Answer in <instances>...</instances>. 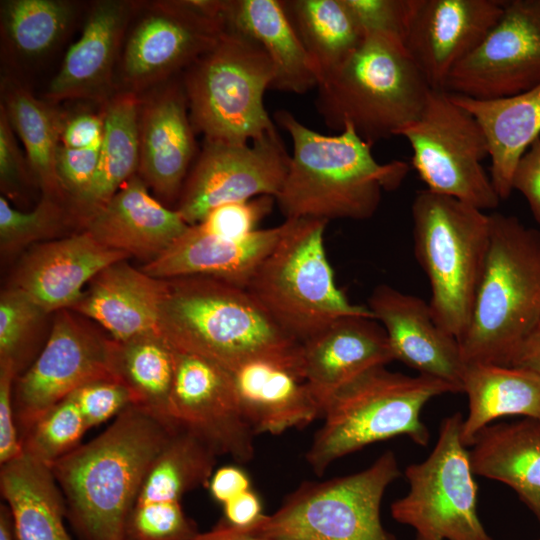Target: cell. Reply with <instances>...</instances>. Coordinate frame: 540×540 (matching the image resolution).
Segmentation results:
<instances>
[{
	"label": "cell",
	"instance_id": "obj_1",
	"mask_svg": "<svg viewBox=\"0 0 540 540\" xmlns=\"http://www.w3.org/2000/svg\"><path fill=\"white\" fill-rule=\"evenodd\" d=\"M176 430L131 405L104 432L51 465L80 540H125L141 485Z\"/></svg>",
	"mask_w": 540,
	"mask_h": 540
},
{
	"label": "cell",
	"instance_id": "obj_2",
	"mask_svg": "<svg viewBox=\"0 0 540 540\" xmlns=\"http://www.w3.org/2000/svg\"><path fill=\"white\" fill-rule=\"evenodd\" d=\"M274 118L293 145L275 198L285 219L367 220L376 213L382 191L399 187L408 173L404 161L379 163L372 154L373 144L352 126L324 135L289 111L278 110Z\"/></svg>",
	"mask_w": 540,
	"mask_h": 540
},
{
	"label": "cell",
	"instance_id": "obj_3",
	"mask_svg": "<svg viewBox=\"0 0 540 540\" xmlns=\"http://www.w3.org/2000/svg\"><path fill=\"white\" fill-rule=\"evenodd\" d=\"M165 280L160 333L176 350L230 372L256 360L274 362L302 378L301 343L244 288L201 276Z\"/></svg>",
	"mask_w": 540,
	"mask_h": 540
},
{
	"label": "cell",
	"instance_id": "obj_4",
	"mask_svg": "<svg viewBox=\"0 0 540 540\" xmlns=\"http://www.w3.org/2000/svg\"><path fill=\"white\" fill-rule=\"evenodd\" d=\"M316 88L315 107L325 125L339 132L352 126L372 144L417 120L432 90L403 41L382 32L366 33Z\"/></svg>",
	"mask_w": 540,
	"mask_h": 540
},
{
	"label": "cell",
	"instance_id": "obj_5",
	"mask_svg": "<svg viewBox=\"0 0 540 540\" xmlns=\"http://www.w3.org/2000/svg\"><path fill=\"white\" fill-rule=\"evenodd\" d=\"M490 215V244L468 328L465 364L510 366L540 321V231L515 216Z\"/></svg>",
	"mask_w": 540,
	"mask_h": 540
},
{
	"label": "cell",
	"instance_id": "obj_6",
	"mask_svg": "<svg viewBox=\"0 0 540 540\" xmlns=\"http://www.w3.org/2000/svg\"><path fill=\"white\" fill-rule=\"evenodd\" d=\"M458 392L434 377L409 376L385 366L371 368L328 399L306 461L321 476L336 460L396 436L426 446L429 431L421 420L422 409L434 397Z\"/></svg>",
	"mask_w": 540,
	"mask_h": 540
},
{
	"label": "cell",
	"instance_id": "obj_7",
	"mask_svg": "<svg viewBox=\"0 0 540 540\" xmlns=\"http://www.w3.org/2000/svg\"><path fill=\"white\" fill-rule=\"evenodd\" d=\"M414 251L429 281L437 324L458 342L472 314L490 244V215L455 198L419 191L412 203Z\"/></svg>",
	"mask_w": 540,
	"mask_h": 540
},
{
	"label": "cell",
	"instance_id": "obj_8",
	"mask_svg": "<svg viewBox=\"0 0 540 540\" xmlns=\"http://www.w3.org/2000/svg\"><path fill=\"white\" fill-rule=\"evenodd\" d=\"M290 225L246 290L278 326L303 343L346 316L373 317L337 286L324 233L327 221L289 219Z\"/></svg>",
	"mask_w": 540,
	"mask_h": 540
},
{
	"label": "cell",
	"instance_id": "obj_9",
	"mask_svg": "<svg viewBox=\"0 0 540 540\" xmlns=\"http://www.w3.org/2000/svg\"><path fill=\"white\" fill-rule=\"evenodd\" d=\"M274 79L263 48L227 27L217 44L183 73L195 132L209 141L248 143L275 131L264 105Z\"/></svg>",
	"mask_w": 540,
	"mask_h": 540
},
{
	"label": "cell",
	"instance_id": "obj_10",
	"mask_svg": "<svg viewBox=\"0 0 540 540\" xmlns=\"http://www.w3.org/2000/svg\"><path fill=\"white\" fill-rule=\"evenodd\" d=\"M400 476L395 454L386 451L359 472L303 482L257 527L269 540H395L381 522L380 508Z\"/></svg>",
	"mask_w": 540,
	"mask_h": 540
},
{
	"label": "cell",
	"instance_id": "obj_11",
	"mask_svg": "<svg viewBox=\"0 0 540 540\" xmlns=\"http://www.w3.org/2000/svg\"><path fill=\"white\" fill-rule=\"evenodd\" d=\"M461 413L445 417L433 450L405 469L409 491L390 507L415 540H494L477 512V485L461 439Z\"/></svg>",
	"mask_w": 540,
	"mask_h": 540
},
{
	"label": "cell",
	"instance_id": "obj_12",
	"mask_svg": "<svg viewBox=\"0 0 540 540\" xmlns=\"http://www.w3.org/2000/svg\"><path fill=\"white\" fill-rule=\"evenodd\" d=\"M397 136L409 142L412 166L427 190L482 211L498 206L500 198L482 165L489 157L485 133L450 93L432 89L419 118Z\"/></svg>",
	"mask_w": 540,
	"mask_h": 540
},
{
	"label": "cell",
	"instance_id": "obj_13",
	"mask_svg": "<svg viewBox=\"0 0 540 540\" xmlns=\"http://www.w3.org/2000/svg\"><path fill=\"white\" fill-rule=\"evenodd\" d=\"M225 0H165L137 9L120 59L121 91L139 95L189 68L227 29Z\"/></svg>",
	"mask_w": 540,
	"mask_h": 540
},
{
	"label": "cell",
	"instance_id": "obj_14",
	"mask_svg": "<svg viewBox=\"0 0 540 540\" xmlns=\"http://www.w3.org/2000/svg\"><path fill=\"white\" fill-rule=\"evenodd\" d=\"M290 162L277 130L249 143L205 140L175 209L188 225L214 208L279 194Z\"/></svg>",
	"mask_w": 540,
	"mask_h": 540
},
{
	"label": "cell",
	"instance_id": "obj_15",
	"mask_svg": "<svg viewBox=\"0 0 540 540\" xmlns=\"http://www.w3.org/2000/svg\"><path fill=\"white\" fill-rule=\"evenodd\" d=\"M112 349L113 339L66 309L58 311L45 346L14 383L13 406L20 436L81 386L99 379H117Z\"/></svg>",
	"mask_w": 540,
	"mask_h": 540
},
{
	"label": "cell",
	"instance_id": "obj_16",
	"mask_svg": "<svg viewBox=\"0 0 540 540\" xmlns=\"http://www.w3.org/2000/svg\"><path fill=\"white\" fill-rule=\"evenodd\" d=\"M539 83L540 0H511L483 40L453 68L443 90L494 100Z\"/></svg>",
	"mask_w": 540,
	"mask_h": 540
},
{
	"label": "cell",
	"instance_id": "obj_17",
	"mask_svg": "<svg viewBox=\"0 0 540 540\" xmlns=\"http://www.w3.org/2000/svg\"><path fill=\"white\" fill-rule=\"evenodd\" d=\"M216 452L201 438L177 429L149 469L130 512L125 540H192L198 533L181 499L207 485Z\"/></svg>",
	"mask_w": 540,
	"mask_h": 540
},
{
	"label": "cell",
	"instance_id": "obj_18",
	"mask_svg": "<svg viewBox=\"0 0 540 540\" xmlns=\"http://www.w3.org/2000/svg\"><path fill=\"white\" fill-rule=\"evenodd\" d=\"M172 414L184 428L207 443L218 456L239 463L255 455V433L237 396L232 372L204 357L174 349Z\"/></svg>",
	"mask_w": 540,
	"mask_h": 540
},
{
	"label": "cell",
	"instance_id": "obj_19",
	"mask_svg": "<svg viewBox=\"0 0 540 540\" xmlns=\"http://www.w3.org/2000/svg\"><path fill=\"white\" fill-rule=\"evenodd\" d=\"M506 0H413L403 43L432 89L487 35Z\"/></svg>",
	"mask_w": 540,
	"mask_h": 540
},
{
	"label": "cell",
	"instance_id": "obj_20",
	"mask_svg": "<svg viewBox=\"0 0 540 540\" xmlns=\"http://www.w3.org/2000/svg\"><path fill=\"white\" fill-rule=\"evenodd\" d=\"M139 105V177L158 196L179 199L196 143L182 79L169 80Z\"/></svg>",
	"mask_w": 540,
	"mask_h": 540
},
{
	"label": "cell",
	"instance_id": "obj_21",
	"mask_svg": "<svg viewBox=\"0 0 540 540\" xmlns=\"http://www.w3.org/2000/svg\"><path fill=\"white\" fill-rule=\"evenodd\" d=\"M367 307L385 330L395 360L462 392L466 364L460 344L437 324L428 302L380 284Z\"/></svg>",
	"mask_w": 540,
	"mask_h": 540
},
{
	"label": "cell",
	"instance_id": "obj_22",
	"mask_svg": "<svg viewBox=\"0 0 540 540\" xmlns=\"http://www.w3.org/2000/svg\"><path fill=\"white\" fill-rule=\"evenodd\" d=\"M139 4L101 0L92 5L79 39L48 86V101L83 99L105 104L115 95L116 61Z\"/></svg>",
	"mask_w": 540,
	"mask_h": 540
},
{
	"label": "cell",
	"instance_id": "obj_23",
	"mask_svg": "<svg viewBox=\"0 0 540 540\" xmlns=\"http://www.w3.org/2000/svg\"><path fill=\"white\" fill-rule=\"evenodd\" d=\"M290 220L258 229L244 238L209 234L191 225L166 251L141 270L158 279L201 276L246 289L252 277L287 232Z\"/></svg>",
	"mask_w": 540,
	"mask_h": 540
},
{
	"label": "cell",
	"instance_id": "obj_24",
	"mask_svg": "<svg viewBox=\"0 0 540 540\" xmlns=\"http://www.w3.org/2000/svg\"><path fill=\"white\" fill-rule=\"evenodd\" d=\"M129 257L84 231L32 247L15 271L13 286L25 291L46 313L71 309L99 272Z\"/></svg>",
	"mask_w": 540,
	"mask_h": 540
},
{
	"label": "cell",
	"instance_id": "obj_25",
	"mask_svg": "<svg viewBox=\"0 0 540 540\" xmlns=\"http://www.w3.org/2000/svg\"><path fill=\"white\" fill-rule=\"evenodd\" d=\"M387 335L371 317H342L301 343L302 375L322 414L328 399L363 372L394 361Z\"/></svg>",
	"mask_w": 540,
	"mask_h": 540
},
{
	"label": "cell",
	"instance_id": "obj_26",
	"mask_svg": "<svg viewBox=\"0 0 540 540\" xmlns=\"http://www.w3.org/2000/svg\"><path fill=\"white\" fill-rule=\"evenodd\" d=\"M147 187L135 174L83 220L84 231L103 246L146 263L159 257L190 225L153 198Z\"/></svg>",
	"mask_w": 540,
	"mask_h": 540
},
{
	"label": "cell",
	"instance_id": "obj_27",
	"mask_svg": "<svg viewBox=\"0 0 540 540\" xmlns=\"http://www.w3.org/2000/svg\"><path fill=\"white\" fill-rule=\"evenodd\" d=\"M165 280L152 277L126 260L99 272L71 307L99 323L117 342L160 333Z\"/></svg>",
	"mask_w": 540,
	"mask_h": 540
},
{
	"label": "cell",
	"instance_id": "obj_28",
	"mask_svg": "<svg viewBox=\"0 0 540 540\" xmlns=\"http://www.w3.org/2000/svg\"><path fill=\"white\" fill-rule=\"evenodd\" d=\"M232 374L241 409L255 435H279L322 417L304 379L293 369L256 360Z\"/></svg>",
	"mask_w": 540,
	"mask_h": 540
},
{
	"label": "cell",
	"instance_id": "obj_29",
	"mask_svg": "<svg viewBox=\"0 0 540 540\" xmlns=\"http://www.w3.org/2000/svg\"><path fill=\"white\" fill-rule=\"evenodd\" d=\"M228 28L256 41L271 60V89L304 94L319 82L316 68L295 31L281 0H225Z\"/></svg>",
	"mask_w": 540,
	"mask_h": 540
},
{
	"label": "cell",
	"instance_id": "obj_30",
	"mask_svg": "<svg viewBox=\"0 0 540 540\" xmlns=\"http://www.w3.org/2000/svg\"><path fill=\"white\" fill-rule=\"evenodd\" d=\"M451 97L481 125L489 144L492 184L500 200L507 199L513 191L518 162L540 137V83L517 95L494 100L456 94Z\"/></svg>",
	"mask_w": 540,
	"mask_h": 540
},
{
	"label": "cell",
	"instance_id": "obj_31",
	"mask_svg": "<svg viewBox=\"0 0 540 540\" xmlns=\"http://www.w3.org/2000/svg\"><path fill=\"white\" fill-rule=\"evenodd\" d=\"M470 447L474 475L509 486L540 523V422L490 424Z\"/></svg>",
	"mask_w": 540,
	"mask_h": 540
},
{
	"label": "cell",
	"instance_id": "obj_32",
	"mask_svg": "<svg viewBox=\"0 0 540 540\" xmlns=\"http://www.w3.org/2000/svg\"><path fill=\"white\" fill-rule=\"evenodd\" d=\"M0 490L15 540H71L65 498L49 466L22 453L1 465Z\"/></svg>",
	"mask_w": 540,
	"mask_h": 540
},
{
	"label": "cell",
	"instance_id": "obj_33",
	"mask_svg": "<svg viewBox=\"0 0 540 540\" xmlns=\"http://www.w3.org/2000/svg\"><path fill=\"white\" fill-rule=\"evenodd\" d=\"M462 392L468 398L461 439L470 447L477 434L498 418L524 416L540 422V377L514 366L466 364Z\"/></svg>",
	"mask_w": 540,
	"mask_h": 540
},
{
	"label": "cell",
	"instance_id": "obj_34",
	"mask_svg": "<svg viewBox=\"0 0 540 540\" xmlns=\"http://www.w3.org/2000/svg\"><path fill=\"white\" fill-rule=\"evenodd\" d=\"M1 105L20 137L28 164L43 197L65 201L69 198L57 174L56 159L67 116L50 101L35 98L11 77L1 85Z\"/></svg>",
	"mask_w": 540,
	"mask_h": 540
},
{
	"label": "cell",
	"instance_id": "obj_35",
	"mask_svg": "<svg viewBox=\"0 0 540 540\" xmlns=\"http://www.w3.org/2000/svg\"><path fill=\"white\" fill-rule=\"evenodd\" d=\"M139 105L140 96L125 91L116 92L104 104V131L97 171L85 194L72 204L81 222L138 172Z\"/></svg>",
	"mask_w": 540,
	"mask_h": 540
},
{
	"label": "cell",
	"instance_id": "obj_36",
	"mask_svg": "<svg viewBox=\"0 0 540 540\" xmlns=\"http://www.w3.org/2000/svg\"><path fill=\"white\" fill-rule=\"evenodd\" d=\"M112 368L115 377L131 392L135 406L173 430L180 428L174 420L171 405L174 348L161 333L124 342L113 340Z\"/></svg>",
	"mask_w": 540,
	"mask_h": 540
},
{
	"label": "cell",
	"instance_id": "obj_37",
	"mask_svg": "<svg viewBox=\"0 0 540 540\" xmlns=\"http://www.w3.org/2000/svg\"><path fill=\"white\" fill-rule=\"evenodd\" d=\"M282 4L319 81L341 65L365 37L346 0H286Z\"/></svg>",
	"mask_w": 540,
	"mask_h": 540
},
{
	"label": "cell",
	"instance_id": "obj_38",
	"mask_svg": "<svg viewBox=\"0 0 540 540\" xmlns=\"http://www.w3.org/2000/svg\"><path fill=\"white\" fill-rule=\"evenodd\" d=\"M0 12L4 44L16 56L35 59L53 50L65 37L76 4L67 0H5L1 1Z\"/></svg>",
	"mask_w": 540,
	"mask_h": 540
},
{
	"label": "cell",
	"instance_id": "obj_39",
	"mask_svg": "<svg viewBox=\"0 0 540 540\" xmlns=\"http://www.w3.org/2000/svg\"><path fill=\"white\" fill-rule=\"evenodd\" d=\"M81 412L71 395L41 415L22 434L23 453L51 467L76 449L87 431Z\"/></svg>",
	"mask_w": 540,
	"mask_h": 540
},
{
	"label": "cell",
	"instance_id": "obj_40",
	"mask_svg": "<svg viewBox=\"0 0 540 540\" xmlns=\"http://www.w3.org/2000/svg\"><path fill=\"white\" fill-rule=\"evenodd\" d=\"M62 201L42 197L29 212L19 211L0 198V247L3 254H12L25 246L56 236L72 217L73 209L66 210ZM79 220V219H78Z\"/></svg>",
	"mask_w": 540,
	"mask_h": 540
},
{
	"label": "cell",
	"instance_id": "obj_41",
	"mask_svg": "<svg viewBox=\"0 0 540 540\" xmlns=\"http://www.w3.org/2000/svg\"><path fill=\"white\" fill-rule=\"evenodd\" d=\"M45 314L22 289L12 285L1 292L0 359L11 360L18 376L29 353L36 326Z\"/></svg>",
	"mask_w": 540,
	"mask_h": 540
},
{
	"label": "cell",
	"instance_id": "obj_42",
	"mask_svg": "<svg viewBox=\"0 0 540 540\" xmlns=\"http://www.w3.org/2000/svg\"><path fill=\"white\" fill-rule=\"evenodd\" d=\"M275 197L264 195L245 201L227 203L211 210L197 225L205 232L223 238H244L271 213Z\"/></svg>",
	"mask_w": 540,
	"mask_h": 540
},
{
	"label": "cell",
	"instance_id": "obj_43",
	"mask_svg": "<svg viewBox=\"0 0 540 540\" xmlns=\"http://www.w3.org/2000/svg\"><path fill=\"white\" fill-rule=\"evenodd\" d=\"M71 396L75 400L87 429L104 423L134 405L129 389L118 379H99L89 382Z\"/></svg>",
	"mask_w": 540,
	"mask_h": 540
},
{
	"label": "cell",
	"instance_id": "obj_44",
	"mask_svg": "<svg viewBox=\"0 0 540 540\" xmlns=\"http://www.w3.org/2000/svg\"><path fill=\"white\" fill-rule=\"evenodd\" d=\"M364 33L382 32L404 39L413 0H346Z\"/></svg>",
	"mask_w": 540,
	"mask_h": 540
},
{
	"label": "cell",
	"instance_id": "obj_45",
	"mask_svg": "<svg viewBox=\"0 0 540 540\" xmlns=\"http://www.w3.org/2000/svg\"><path fill=\"white\" fill-rule=\"evenodd\" d=\"M100 145L88 148H68L60 145L56 168L60 182L72 204L90 187L97 171Z\"/></svg>",
	"mask_w": 540,
	"mask_h": 540
},
{
	"label": "cell",
	"instance_id": "obj_46",
	"mask_svg": "<svg viewBox=\"0 0 540 540\" xmlns=\"http://www.w3.org/2000/svg\"><path fill=\"white\" fill-rule=\"evenodd\" d=\"M18 371L8 359H0V464H5L22 453V441L17 426L13 388Z\"/></svg>",
	"mask_w": 540,
	"mask_h": 540
},
{
	"label": "cell",
	"instance_id": "obj_47",
	"mask_svg": "<svg viewBox=\"0 0 540 540\" xmlns=\"http://www.w3.org/2000/svg\"><path fill=\"white\" fill-rule=\"evenodd\" d=\"M34 179L27 158L22 155L7 114L0 106V182L6 195L16 197Z\"/></svg>",
	"mask_w": 540,
	"mask_h": 540
},
{
	"label": "cell",
	"instance_id": "obj_48",
	"mask_svg": "<svg viewBox=\"0 0 540 540\" xmlns=\"http://www.w3.org/2000/svg\"><path fill=\"white\" fill-rule=\"evenodd\" d=\"M513 190L527 200L532 214L540 225V137L524 153L514 171Z\"/></svg>",
	"mask_w": 540,
	"mask_h": 540
},
{
	"label": "cell",
	"instance_id": "obj_49",
	"mask_svg": "<svg viewBox=\"0 0 540 540\" xmlns=\"http://www.w3.org/2000/svg\"><path fill=\"white\" fill-rule=\"evenodd\" d=\"M104 131V114L81 113L67 118L61 145L80 149L100 145Z\"/></svg>",
	"mask_w": 540,
	"mask_h": 540
},
{
	"label": "cell",
	"instance_id": "obj_50",
	"mask_svg": "<svg viewBox=\"0 0 540 540\" xmlns=\"http://www.w3.org/2000/svg\"><path fill=\"white\" fill-rule=\"evenodd\" d=\"M212 497L225 504L250 488V479L245 471L233 465L217 469L209 482Z\"/></svg>",
	"mask_w": 540,
	"mask_h": 540
},
{
	"label": "cell",
	"instance_id": "obj_51",
	"mask_svg": "<svg viewBox=\"0 0 540 540\" xmlns=\"http://www.w3.org/2000/svg\"><path fill=\"white\" fill-rule=\"evenodd\" d=\"M225 520L232 525L248 527L257 523L265 514L258 495L251 489L223 504Z\"/></svg>",
	"mask_w": 540,
	"mask_h": 540
},
{
	"label": "cell",
	"instance_id": "obj_52",
	"mask_svg": "<svg viewBox=\"0 0 540 540\" xmlns=\"http://www.w3.org/2000/svg\"><path fill=\"white\" fill-rule=\"evenodd\" d=\"M192 540H269L257 527H239L222 521L211 530L198 532Z\"/></svg>",
	"mask_w": 540,
	"mask_h": 540
},
{
	"label": "cell",
	"instance_id": "obj_53",
	"mask_svg": "<svg viewBox=\"0 0 540 540\" xmlns=\"http://www.w3.org/2000/svg\"><path fill=\"white\" fill-rule=\"evenodd\" d=\"M510 366L528 370L540 377V321L523 340Z\"/></svg>",
	"mask_w": 540,
	"mask_h": 540
},
{
	"label": "cell",
	"instance_id": "obj_54",
	"mask_svg": "<svg viewBox=\"0 0 540 540\" xmlns=\"http://www.w3.org/2000/svg\"><path fill=\"white\" fill-rule=\"evenodd\" d=\"M0 540H15L12 517L4 504L0 506Z\"/></svg>",
	"mask_w": 540,
	"mask_h": 540
},
{
	"label": "cell",
	"instance_id": "obj_55",
	"mask_svg": "<svg viewBox=\"0 0 540 540\" xmlns=\"http://www.w3.org/2000/svg\"><path fill=\"white\" fill-rule=\"evenodd\" d=\"M540 540V539H539Z\"/></svg>",
	"mask_w": 540,
	"mask_h": 540
}]
</instances>
